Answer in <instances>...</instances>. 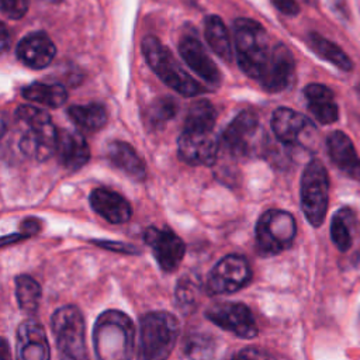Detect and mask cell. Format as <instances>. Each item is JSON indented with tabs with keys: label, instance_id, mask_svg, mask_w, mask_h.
Masks as SVG:
<instances>
[{
	"label": "cell",
	"instance_id": "ab89813d",
	"mask_svg": "<svg viewBox=\"0 0 360 360\" xmlns=\"http://www.w3.org/2000/svg\"><path fill=\"white\" fill-rule=\"evenodd\" d=\"M7 30H6V25H3L1 27V48H3V51H6L7 49Z\"/></svg>",
	"mask_w": 360,
	"mask_h": 360
},
{
	"label": "cell",
	"instance_id": "7a4b0ae2",
	"mask_svg": "<svg viewBox=\"0 0 360 360\" xmlns=\"http://www.w3.org/2000/svg\"><path fill=\"white\" fill-rule=\"evenodd\" d=\"M134 342L135 326L127 314L117 309L100 314L93 328L97 360H131Z\"/></svg>",
	"mask_w": 360,
	"mask_h": 360
},
{
	"label": "cell",
	"instance_id": "484cf974",
	"mask_svg": "<svg viewBox=\"0 0 360 360\" xmlns=\"http://www.w3.org/2000/svg\"><path fill=\"white\" fill-rule=\"evenodd\" d=\"M70 120L83 131L96 132L101 129L107 122V110L98 103L75 104L68 108Z\"/></svg>",
	"mask_w": 360,
	"mask_h": 360
},
{
	"label": "cell",
	"instance_id": "277c9868",
	"mask_svg": "<svg viewBox=\"0 0 360 360\" xmlns=\"http://www.w3.org/2000/svg\"><path fill=\"white\" fill-rule=\"evenodd\" d=\"M179 332L177 318L166 311L143 315L139 322L138 360H166L176 346Z\"/></svg>",
	"mask_w": 360,
	"mask_h": 360
},
{
	"label": "cell",
	"instance_id": "f35d334b",
	"mask_svg": "<svg viewBox=\"0 0 360 360\" xmlns=\"http://www.w3.org/2000/svg\"><path fill=\"white\" fill-rule=\"evenodd\" d=\"M350 177H353L354 180H357V181H360V163L359 165H356L349 173H347Z\"/></svg>",
	"mask_w": 360,
	"mask_h": 360
},
{
	"label": "cell",
	"instance_id": "74e56055",
	"mask_svg": "<svg viewBox=\"0 0 360 360\" xmlns=\"http://www.w3.org/2000/svg\"><path fill=\"white\" fill-rule=\"evenodd\" d=\"M41 228V222L37 218H27L21 222V233L24 236H31L37 233Z\"/></svg>",
	"mask_w": 360,
	"mask_h": 360
},
{
	"label": "cell",
	"instance_id": "6da1fadb",
	"mask_svg": "<svg viewBox=\"0 0 360 360\" xmlns=\"http://www.w3.org/2000/svg\"><path fill=\"white\" fill-rule=\"evenodd\" d=\"M233 28L238 65L245 75L260 82L273 59L276 44H271L264 27L255 20L238 18Z\"/></svg>",
	"mask_w": 360,
	"mask_h": 360
},
{
	"label": "cell",
	"instance_id": "8992f818",
	"mask_svg": "<svg viewBox=\"0 0 360 360\" xmlns=\"http://www.w3.org/2000/svg\"><path fill=\"white\" fill-rule=\"evenodd\" d=\"M267 146L259 118L250 110L240 111L221 136V149L232 158L260 156L267 152Z\"/></svg>",
	"mask_w": 360,
	"mask_h": 360
},
{
	"label": "cell",
	"instance_id": "8fae6325",
	"mask_svg": "<svg viewBox=\"0 0 360 360\" xmlns=\"http://www.w3.org/2000/svg\"><path fill=\"white\" fill-rule=\"evenodd\" d=\"M252 270L248 260L239 255L222 257L210 271L207 291L210 294H232L249 284Z\"/></svg>",
	"mask_w": 360,
	"mask_h": 360
},
{
	"label": "cell",
	"instance_id": "9c48e42d",
	"mask_svg": "<svg viewBox=\"0 0 360 360\" xmlns=\"http://www.w3.org/2000/svg\"><path fill=\"white\" fill-rule=\"evenodd\" d=\"M297 233L294 217L281 210L266 211L256 224V248L262 256H274L291 246Z\"/></svg>",
	"mask_w": 360,
	"mask_h": 360
},
{
	"label": "cell",
	"instance_id": "b9f144b4",
	"mask_svg": "<svg viewBox=\"0 0 360 360\" xmlns=\"http://www.w3.org/2000/svg\"><path fill=\"white\" fill-rule=\"evenodd\" d=\"M359 90H360V86H359Z\"/></svg>",
	"mask_w": 360,
	"mask_h": 360
},
{
	"label": "cell",
	"instance_id": "8d00e7d4",
	"mask_svg": "<svg viewBox=\"0 0 360 360\" xmlns=\"http://www.w3.org/2000/svg\"><path fill=\"white\" fill-rule=\"evenodd\" d=\"M273 4L285 15H295L300 13L297 0H271Z\"/></svg>",
	"mask_w": 360,
	"mask_h": 360
},
{
	"label": "cell",
	"instance_id": "3957f363",
	"mask_svg": "<svg viewBox=\"0 0 360 360\" xmlns=\"http://www.w3.org/2000/svg\"><path fill=\"white\" fill-rule=\"evenodd\" d=\"M15 120L21 129L18 148L27 158L38 162L48 160L56 148L58 129L51 115L34 105H20L15 110Z\"/></svg>",
	"mask_w": 360,
	"mask_h": 360
},
{
	"label": "cell",
	"instance_id": "d6a6232c",
	"mask_svg": "<svg viewBox=\"0 0 360 360\" xmlns=\"http://www.w3.org/2000/svg\"><path fill=\"white\" fill-rule=\"evenodd\" d=\"M198 300V287L197 283L191 277H184L179 280L176 288V301L179 309L184 312H190L197 307Z\"/></svg>",
	"mask_w": 360,
	"mask_h": 360
},
{
	"label": "cell",
	"instance_id": "ac0fdd59",
	"mask_svg": "<svg viewBox=\"0 0 360 360\" xmlns=\"http://www.w3.org/2000/svg\"><path fill=\"white\" fill-rule=\"evenodd\" d=\"M15 55L22 65L31 69H44L55 58L56 46L45 32H31L18 42Z\"/></svg>",
	"mask_w": 360,
	"mask_h": 360
},
{
	"label": "cell",
	"instance_id": "e0dca14e",
	"mask_svg": "<svg viewBox=\"0 0 360 360\" xmlns=\"http://www.w3.org/2000/svg\"><path fill=\"white\" fill-rule=\"evenodd\" d=\"M56 158L59 163L68 170L82 169L90 159V148L84 136L75 129H58L56 136Z\"/></svg>",
	"mask_w": 360,
	"mask_h": 360
},
{
	"label": "cell",
	"instance_id": "52a82bcc",
	"mask_svg": "<svg viewBox=\"0 0 360 360\" xmlns=\"http://www.w3.org/2000/svg\"><path fill=\"white\" fill-rule=\"evenodd\" d=\"M52 330L56 339L59 360H89L84 319L73 305H65L52 315Z\"/></svg>",
	"mask_w": 360,
	"mask_h": 360
},
{
	"label": "cell",
	"instance_id": "5b68a950",
	"mask_svg": "<svg viewBox=\"0 0 360 360\" xmlns=\"http://www.w3.org/2000/svg\"><path fill=\"white\" fill-rule=\"evenodd\" d=\"M142 53L149 68L159 76V79L184 97L197 96L207 90L194 80L177 63L173 53L153 35H146L141 44Z\"/></svg>",
	"mask_w": 360,
	"mask_h": 360
},
{
	"label": "cell",
	"instance_id": "d6986e66",
	"mask_svg": "<svg viewBox=\"0 0 360 360\" xmlns=\"http://www.w3.org/2000/svg\"><path fill=\"white\" fill-rule=\"evenodd\" d=\"M294 58L290 52V49L280 42H276L273 59L259 82L262 87L270 93H277L290 86L294 77Z\"/></svg>",
	"mask_w": 360,
	"mask_h": 360
},
{
	"label": "cell",
	"instance_id": "9a60e30c",
	"mask_svg": "<svg viewBox=\"0 0 360 360\" xmlns=\"http://www.w3.org/2000/svg\"><path fill=\"white\" fill-rule=\"evenodd\" d=\"M179 52L187 66L210 84L221 83V72L207 53L195 34H184L179 42Z\"/></svg>",
	"mask_w": 360,
	"mask_h": 360
},
{
	"label": "cell",
	"instance_id": "ba28073f",
	"mask_svg": "<svg viewBox=\"0 0 360 360\" xmlns=\"http://www.w3.org/2000/svg\"><path fill=\"white\" fill-rule=\"evenodd\" d=\"M301 210L307 221L318 228L322 225L329 200V177L325 166L312 159L307 163L301 176Z\"/></svg>",
	"mask_w": 360,
	"mask_h": 360
},
{
	"label": "cell",
	"instance_id": "4fadbf2b",
	"mask_svg": "<svg viewBox=\"0 0 360 360\" xmlns=\"http://www.w3.org/2000/svg\"><path fill=\"white\" fill-rule=\"evenodd\" d=\"M143 240L152 249L163 271L172 273L180 266L186 253V245L172 229L149 226L143 233Z\"/></svg>",
	"mask_w": 360,
	"mask_h": 360
},
{
	"label": "cell",
	"instance_id": "603a6c76",
	"mask_svg": "<svg viewBox=\"0 0 360 360\" xmlns=\"http://www.w3.org/2000/svg\"><path fill=\"white\" fill-rule=\"evenodd\" d=\"M326 148L332 162L346 173H349L356 165L360 163L350 138L342 131L329 134L326 139Z\"/></svg>",
	"mask_w": 360,
	"mask_h": 360
},
{
	"label": "cell",
	"instance_id": "5bb4252c",
	"mask_svg": "<svg viewBox=\"0 0 360 360\" xmlns=\"http://www.w3.org/2000/svg\"><path fill=\"white\" fill-rule=\"evenodd\" d=\"M271 129L278 142L295 146L302 145L315 127L305 115L287 107H278L271 117Z\"/></svg>",
	"mask_w": 360,
	"mask_h": 360
},
{
	"label": "cell",
	"instance_id": "f1b7e54d",
	"mask_svg": "<svg viewBox=\"0 0 360 360\" xmlns=\"http://www.w3.org/2000/svg\"><path fill=\"white\" fill-rule=\"evenodd\" d=\"M15 297L21 311L32 314L39 305L41 287L32 277L21 274L15 278Z\"/></svg>",
	"mask_w": 360,
	"mask_h": 360
},
{
	"label": "cell",
	"instance_id": "7c38bea8",
	"mask_svg": "<svg viewBox=\"0 0 360 360\" xmlns=\"http://www.w3.org/2000/svg\"><path fill=\"white\" fill-rule=\"evenodd\" d=\"M205 316L221 329H225L239 338L250 339L257 335L256 319L242 302H218L207 308Z\"/></svg>",
	"mask_w": 360,
	"mask_h": 360
},
{
	"label": "cell",
	"instance_id": "7402d4cb",
	"mask_svg": "<svg viewBox=\"0 0 360 360\" xmlns=\"http://www.w3.org/2000/svg\"><path fill=\"white\" fill-rule=\"evenodd\" d=\"M110 162L134 180L142 181L146 177V167L135 149L124 141H112L107 146Z\"/></svg>",
	"mask_w": 360,
	"mask_h": 360
},
{
	"label": "cell",
	"instance_id": "f546056e",
	"mask_svg": "<svg viewBox=\"0 0 360 360\" xmlns=\"http://www.w3.org/2000/svg\"><path fill=\"white\" fill-rule=\"evenodd\" d=\"M353 215L349 208H340L339 211L335 212L332 222H330V238L335 246L346 252L352 248L353 243V236L350 231V224H352Z\"/></svg>",
	"mask_w": 360,
	"mask_h": 360
},
{
	"label": "cell",
	"instance_id": "83f0119b",
	"mask_svg": "<svg viewBox=\"0 0 360 360\" xmlns=\"http://www.w3.org/2000/svg\"><path fill=\"white\" fill-rule=\"evenodd\" d=\"M183 353L188 360H212L215 356V339L204 330L188 332L183 340Z\"/></svg>",
	"mask_w": 360,
	"mask_h": 360
},
{
	"label": "cell",
	"instance_id": "60d3db41",
	"mask_svg": "<svg viewBox=\"0 0 360 360\" xmlns=\"http://www.w3.org/2000/svg\"><path fill=\"white\" fill-rule=\"evenodd\" d=\"M44 1H48V3H59L60 0H44Z\"/></svg>",
	"mask_w": 360,
	"mask_h": 360
},
{
	"label": "cell",
	"instance_id": "e575fe53",
	"mask_svg": "<svg viewBox=\"0 0 360 360\" xmlns=\"http://www.w3.org/2000/svg\"><path fill=\"white\" fill-rule=\"evenodd\" d=\"M231 360H274L271 357V354H269L267 352L262 350V349H256V347H245L240 349L239 352H236Z\"/></svg>",
	"mask_w": 360,
	"mask_h": 360
},
{
	"label": "cell",
	"instance_id": "44dd1931",
	"mask_svg": "<svg viewBox=\"0 0 360 360\" xmlns=\"http://www.w3.org/2000/svg\"><path fill=\"white\" fill-rule=\"evenodd\" d=\"M304 96L308 101V110L312 117L323 124H332L339 117V108L333 101V91L325 84L311 83L305 86Z\"/></svg>",
	"mask_w": 360,
	"mask_h": 360
},
{
	"label": "cell",
	"instance_id": "4316f807",
	"mask_svg": "<svg viewBox=\"0 0 360 360\" xmlns=\"http://www.w3.org/2000/svg\"><path fill=\"white\" fill-rule=\"evenodd\" d=\"M308 45L319 58L328 60L329 63L335 65L336 68L346 70V72L353 69V63H352L350 58L336 44L330 42L329 39L323 38L322 35H319L316 32H311L308 35Z\"/></svg>",
	"mask_w": 360,
	"mask_h": 360
},
{
	"label": "cell",
	"instance_id": "2e32d148",
	"mask_svg": "<svg viewBox=\"0 0 360 360\" xmlns=\"http://www.w3.org/2000/svg\"><path fill=\"white\" fill-rule=\"evenodd\" d=\"M17 360H49L51 350L42 325L35 319L20 323L15 340Z\"/></svg>",
	"mask_w": 360,
	"mask_h": 360
},
{
	"label": "cell",
	"instance_id": "30bf717a",
	"mask_svg": "<svg viewBox=\"0 0 360 360\" xmlns=\"http://www.w3.org/2000/svg\"><path fill=\"white\" fill-rule=\"evenodd\" d=\"M177 146L179 158L193 166L215 165L221 152V141L214 128L208 127L183 125Z\"/></svg>",
	"mask_w": 360,
	"mask_h": 360
},
{
	"label": "cell",
	"instance_id": "d4e9b609",
	"mask_svg": "<svg viewBox=\"0 0 360 360\" xmlns=\"http://www.w3.org/2000/svg\"><path fill=\"white\" fill-rule=\"evenodd\" d=\"M21 96L28 101L49 108L60 107L68 100V91L59 83L35 82L22 87Z\"/></svg>",
	"mask_w": 360,
	"mask_h": 360
},
{
	"label": "cell",
	"instance_id": "d590c367",
	"mask_svg": "<svg viewBox=\"0 0 360 360\" xmlns=\"http://www.w3.org/2000/svg\"><path fill=\"white\" fill-rule=\"evenodd\" d=\"M93 243L104 248V249H110V250H115V252H121V253H135L138 252L132 245H127L122 242H114V240H93Z\"/></svg>",
	"mask_w": 360,
	"mask_h": 360
},
{
	"label": "cell",
	"instance_id": "1f68e13d",
	"mask_svg": "<svg viewBox=\"0 0 360 360\" xmlns=\"http://www.w3.org/2000/svg\"><path fill=\"white\" fill-rule=\"evenodd\" d=\"M215 121H217V111L214 105L208 100L201 98L194 101L188 107L184 125L215 128Z\"/></svg>",
	"mask_w": 360,
	"mask_h": 360
},
{
	"label": "cell",
	"instance_id": "836d02e7",
	"mask_svg": "<svg viewBox=\"0 0 360 360\" xmlns=\"http://www.w3.org/2000/svg\"><path fill=\"white\" fill-rule=\"evenodd\" d=\"M1 13L11 18V20H20L22 18L30 6V0H0Z\"/></svg>",
	"mask_w": 360,
	"mask_h": 360
},
{
	"label": "cell",
	"instance_id": "ffe728a7",
	"mask_svg": "<svg viewBox=\"0 0 360 360\" xmlns=\"http://www.w3.org/2000/svg\"><path fill=\"white\" fill-rule=\"evenodd\" d=\"M90 204L98 215L111 224H124L132 215L129 202L117 191L104 187L91 191Z\"/></svg>",
	"mask_w": 360,
	"mask_h": 360
},
{
	"label": "cell",
	"instance_id": "4dcf8cb0",
	"mask_svg": "<svg viewBox=\"0 0 360 360\" xmlns=\"http://www.w3.org/2000/svg\"><path fill=\"white\" fill-rule=\"evenodd\" d=\"M179 104L173 97L155 98L146 108V124L150 128H162L177 112Z\"/></svg>",
	"mask_w": 360,
	"mask_h": 360
},
{
	"label": "cell",
	"instance_id": "cb8c5ba5",
	"mask_svg": "<svg viewBox=\"0 0 360 360\" xmlns=\"http://www.w3.org/2000/svg\"><path fill=\"white\" fill-rule=\"evenodd\" d=\"M204 35L215 55L225 62H232L233 51L229 32L218 15H207L204 20Z\"/></svg>",
	"mask_w": 360,
	"mask_h": 360
}]
</instances>
